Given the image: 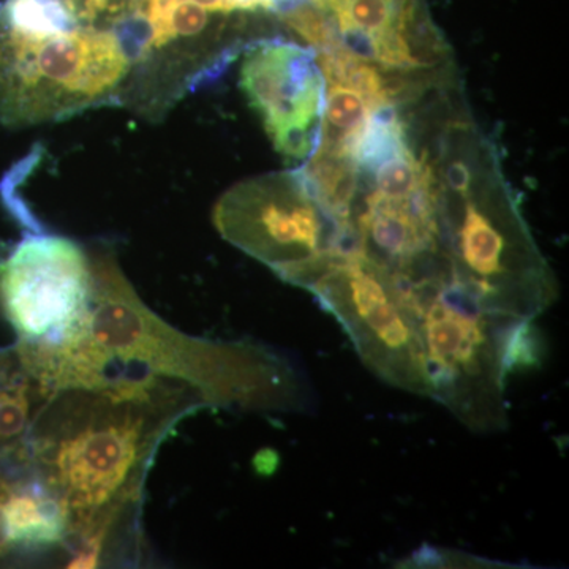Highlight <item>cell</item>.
<instances>
[{
	"label": "cell",
	"mask_w": 569,
	"mask_h": 569,
	"mask_svg": "<svg viewBox=\"0 0 569 569\" xmlns=\"http://www.w3.org/2000/svg\"><path fill=\"white\" fill-rule=\"evenodd\" d=\"M328 18L343 50L389 73L445 77L449 47L425 0H309Z\"/></svg>",
	"instance_id": "30bf717a"
},
{
	"label": "cell",
	"mask_w": 569,
	"mask_h": 569,
	"mask_svg": "<svg viewBox=\"0 0 569 569\" xmlns=\"http://www.w3.org/2000/svg\"><path fill=\"white\" fill-rule=\"evenodd\" d=\"M295 284L342 325L359 358L385 383L432 396L421 317L407 280L361 252H332Z\"/></svg>",
	"instance_id": "5b68a950"
},
{
	"label": "cell",
	"mask_w": 569,
	"mask_h": 569,
	"mask_svg": "<svg viewBox=\"0 0 569 569\" xmlns=\"http://www.w3.org/2000/svg\"><path fill=\"white\" fill-rule=\"evenodd\" d=\"M70 7L78 14V18L81 14L93 17V14L102 13V11L118 9V0H71Z\"/></svg>",
	"instance_id": "2e32d148"
},
{
	"label": "cell",
	"mask_w": 569,
	"mask_h": 569,
	"mask_svg": "<svg viewBox=\"0 0 569 569\" xmlns=\"http://www.w3.org/2000/svg\"><path fill=\"white\" fill-rule=\"evenodd\" d=\"M88 413L48 441V475L66 511L91 520L133 489L159 426L151 383L103 388Z\"/></svg>",
	"instance_id": "8992f818"
},
{
	"label": "cell",
	"mask_w": 569,
	"mask_h": 569,
	"mask_svg": "<svg viewBox=\"0 0 569 569\" xmlns=\"http://www.w3.org/2000/svg\"><path fill=\"white\" fill-rule=\"evenodd\" d=\"M92 263L80 246L54 234L22 239L0 263V301L22 348L61 346L88 323Z\"/></svg>",
	"instance_id": "ba28073f"
},
{
	"label": "cell",
	"mask_w": 569,
	"mask_h": 569,
	"mask_svg": "<svg viewBox=\"0 0 569 569\" xmlns=\"http://www.w3.org/2000/svg\"><path fill=\"white\" fill-rule=\"evenodd\" d=\"M380 108L373 107L366 97L350 86L326 81L323 123L317 152L353 159L359 142Z\"/></svg>",
	"instance_id": "8fae6325"
},
{
	"label": "cell",
	"mask_w": 569,
	"mask_h": 569,
	"mask_svg": "<svg viewBox=\"0 0 569 569\" xmlns=\"http://www.w3.org/2000/svg\"><path fill=\"white\" fill-rule=\"evenodd\" d=\"M408 567L429 568V567H463V568H503L505 565L498 561L481 559V557L471 556V553L459 552V550H447L425 548L419 549L408 559Z\"/></svg>",
	"instance_id": "5bb4252c"
},
{
	"label": "cell",
	"mask_w": 569,
	"mask_h": 569,
	"mask_svg": "<svg viewBox=\"0 0 569 569\" xmlns=\"http://www.w3.org/2000/svg\"><path fill=\"white\" fill-rule=\"evenodd\" d=\"M129 71L116 33L29 32L0 21V122L21 129L110 103Z\"/></svg>",
	"instance_id": "277c9868"
},
{
	"label": "cell",
	"mask_w": 569,
	"mask_h": 569,
	"mask_svg": "<svg viewBox=\"0 0 569 569\" xmlns=\"http://www.w3.org/2000/svg\"><path fill=\"white\" fill-rule=\"evenodd\" d=\"M28 422V389L22 385L0 388V440L21 436Z\"/></svg>",
	"instance_id": "4fadbf2b"
},
{
	"label": "cell",
	"mask_w": 569,
	"mask_h": 569,
	"mask_svg": "<svg viewBox=\"0 0 569 569\" xmlns=\"http://www.w3.org/2000/svg\"><path fill=\"white\" fill-rule=\"evenodd\" d=\"M192 2L211 13H231V11L239 10L234 0H192Z\"/></svg>",
	"instance_id": "e0dca14e"
},
{
	"label": "cell",
	"mask_w": 569,
	"mask_h": 569,
	"mask_svg": "<svg viewBox=\"0 0 569 569\" xmlns=\"http://www.w3.org/2000/svg\"><path fill=\"white\" fill-rule=\"evenodd\" d=\"M306 0H234L239 10H271L287 13L295 7L301 6Z\"/></svg>",
	"instance_id": "9a60e30c"
},
{
	"label": "cell",
	"mask_w": 569,
	"mask_h": 569,
	"mask_svg": "<svg viewBox=\"0 0 569 569\" xmlns=\"http://www.w3.org/2000/svg\"><path fill=\"white\" fill-rule=\"evenodd\" d=\"M6 516L11 548H47L66 537L69 512L58 498L10 490Z\"/></svg>",
	"instance_id": "7c38bea8"
},
{
	"label": "cell",
	"mask_w": 569,
	"mask_h": 569,
	"mask_svg": "<svg viewBox=\"0 0 569 569\" xmlns=\"http://www.w3.org/2000/svg\"><path fill=\"white\" fill-rule=\"evenodd\" d=\"M426 144L437 179V228L451 283L486 310L533 321L559 283L501 168L496 142L458 111Z\"/></svg>",
	"instance_id": "6da1fadb"
},
{
	"label": "cell",
	"mask_w": 569,
	"mask_h": 569,
	"mask_svg": "<svg viewBox=\"0 0 569 569\" xmlns=\"http://www.w3.org/2000/svg\"><path fill=\"white\" fill-rule=\"evenodd\" d=\"M212 219L230 244L293 284L325 254L355 246V234L326 211L301 168L236 183Z\"/></svg>",
	"instance_id": "52a82bcc"
},
{
	"label": "cell",
	"mask_w": 569,
	"mask_h": 569,
	"mask_svg": "<svg viewBox=\"0 0 569 569\" xmlns=\"http://www.w3.org/2000/svg\"><path fill=\"white\" fill-rule=\"evenodd\" d=\"M241 88L288 162L305 163L317 152L326 80L313 48L282 39L254 41L242 59Z\"/></svg>",
	"instance_id": "9c48e42d"
},
{
	"label": "cell",
	"mask_w": 569,
	"mask_h": 569,
	"mask_svg": "<svg viewBox=\"0 0 569 569\" xmlns=\"http://www.w3.org/2000/svg\"><path fill=\"white\" fill-rule=\"evenodd\" d=\"M421 317L432 399L478 433L508 427L505 381L529 321L479 309L449 280L408 283Z\"/></svg>",
	"instance_id": "3957f363"
},
{
	"label": "cell",
	"mask_w": 569,
	"mask_h": 569,
	"mask_svg": "<svg viewBox=\"0 0 569 569\" xmlns=\"http://www.w3.org/2000/svg\"><path fill=\"white\" fill-rule=\"evenodd\" d=\"M88 335L104 361L137 362L182 381L203 406L253 411L310 407V387L293 362L250 342H212L181 335L153 316L111 260L92 266Z\"/></svg>",
	"instance_id": "7a4b0ae2"
}]
</instances>
